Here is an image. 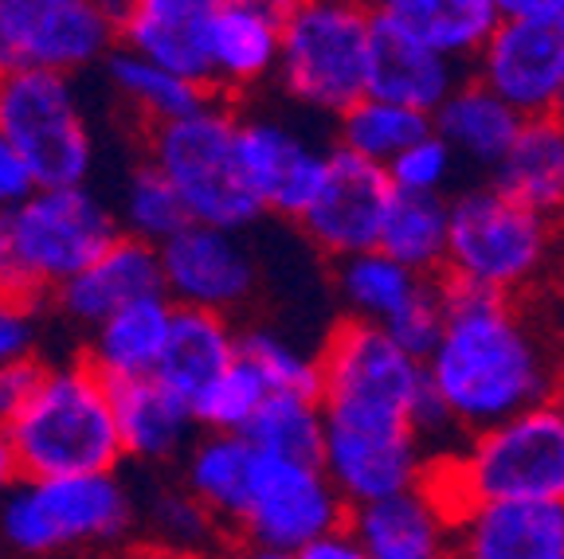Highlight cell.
Wrapping results in <instances>:
<instances>
[{"label":"cell","instance_id":"obj_1","mask_svg":"<svg viewBox=\"0 0 564 559\" xmlns=\"http://www.w3.org/2000/svg\"><path fill=\"white\" fill-rule=\"evenodd\" d=\"M423 364L458 442L564 395V344L545 302L447 286Z\"/></svg>","mask_w":564,"mask_h":559},{"label":"cell","instance_id":"obj_2","mask_svg":"<svg viewBox=\"0 0 564 559\" xmlns=\"http://www.w3.org/2000/svg\"><path fill=\"white\" fill-rule=\"evenodd\" d=\"M317 360V403L326 412V430L377 438L420 435L435 458H447L458 446L455 427L432 392L423 357L404 349L392 332L341 317L326 332Z\"/></svg>","mask_w":564,"mask_h":559},{"label":"cell","instance_id":"obj_3","mask_svg":"<svg viewBox=\"0 0 564 559\" xmlns=\"http://www.w3.org/2000/svg\"><path fill=\"white\" fill-rule=\"evenodd\" d=\"M443 282L513 302H549L564 289V223L525 208L494 180L451 193Z\"/></svg>","mask_w":564,"mask_h":559},{"label":"cell","instance_id":"obj_4","mask_svg":"<svg viewBox=\"0 0 564 559\" xmlns=\"http://www.w3.org/2000/svg\"><path fill=\"white\" fill-rule=\"evenodd\" d=\"M118 235V211L95 188H35L24 204L0 211V294L47 309L59 286Z\"/></svg>","mask_w":564,"mask_h":559},{"label":"cell","instance_id":"obj_5","mask_svg":"<svg viewBox=\"0 0 564 559\" xmlns=\"http://www.w3.org/2000/svg\"><path fill=\"white\" fill-rule=\"evenodd\" d=\"M4 430L20 478L102 473L126 462L115 387L83 357L52 360L40 392Z\"/></svg>","mask_w":564,"mask_h":559},{"label":"cell","instance_id":"obj_6","mask_svg":"<svg viewBox=\"0 0 564 559\" xmlns=\"http://www.w3.org/2000/svg\"><path fill=\"white\" fill-rule=\"evenodd\" d=\"M138 493L118 470L20 478L0 501V536L24 559L98 556L138 536Z\"/></svg>","mask_w":564,"mask_h":559},{"label":"cell","instance_id":"obj_7","mask_svg":"<svg viewBox=\"0 0 564 559\" xmlns=\"http://www.w3.org/2000/svg\"><path fill=\"white\" fill-rule=\"evenodd\" d=\"M432 478L455 508L490 501L564 505V399L467 435L440 458Z\"/></svg>","mask_w":564,"mask_h":559},{"label":"cell","instance_id":"obj_8","mask_svg":"<svg viewBox=\"0 0 564 559\" xmlns=\"http://www.w3.org/2000/svg\"><path fill=\"white\" fill-rule=\"evenodd\" d=\"M377 12L369 0H294L282 12L274 87L302 114L337 118L369 95Z\"/></svg>","mask_w":564,"mask_h":559},{"label":"cell","instance_id":"obj_9","mask_svg":"<svg viewBox=\"0 0 564 559\" xmlns=\"http://www.w3.org/2000/svg\"><path fill=\"white\" fill-rule=\"evenodd\" d=\"M145 157L173 180L193 223L247 231L267 216L239 157V110L228 98L150 130Z\"/></svg>","mask_w":564,"mask_h":559},{"label":"cell","instance_id":"obj_10","mask_svg":"<svg viewBox=\"0 0 564 559\" xmlns=\"http://www.w3.org/2000/svg\"><path fill=\"white\" fill-rule=\"evenodd\" d=\"M0 133L12 141L40 188L90 184L98 149L70 75L9 70L0 79Z\"/></svg>","mask_w":564,"mask_h":559},{"label":"cell","instance_id":"obj_11","mask_svg":"<svg viewBox=\"0 0 564 559\" xmlns=\"http://www.w3.org/2000/svg\"><path fill=\"white\" fill-rule=\"evenodd\" d=\"M122 9L126 0H0V59L75 79L118 47Z\"/></svg>","mask_w":564,"mask_h":559},{"label":"cell","instance_id":"obj_12","mask_svg":"<svg viewBox=\"0 0 564 559\" xmlns=\"http://www.w3.org/2000/svg\"><path fill=\"white\" fill-rule=\"evenodd\" d=\"M329 282L341 302V317L392 332L415 357H427L443 329V278L420 274L400 259L377 251L329 263Z\"/></svg>","mask_w":564,"mask_h":559},{"label":"cell","instance_id":"obj_13","mask_svg":"<svg viewBox=\"0 0 564 559\" xmlns=\"http://www.w3.org/2000/svg\"><path fill=\"white\" fill-rule=\"evenodd\" d=\"M352 508L345 505L322 462L263 454L256 473V490L236 528V544L302 551L334 528L349 525Z\"/></svg>","mask_w":564,"mask_h":559},{"label":"cell","instance_id":"obj_14","mask_svg":"<svg viewBox=\"0 0 564 559\" xmlns=\"http://www.w3.org/2000/svg\"><path fill=\"white\" fill-rule=\"evenodd\" d=\"M392 196H397V188L388 180L384 165H372L349 149L334 145L326 180L294 228L329 263L361 251H377Z\"/></svg>","mask_w":564,"mask_h":559},{"label":"cell","instance_id":"obj_15","mask_svg":"<svg viewBox=\"0 0 564 559\" xmlns=\"http://www.w3.org/2000/svg\"><path fill=\"white\" fill-rule=\"evenodd\" d=\"M247 231L188 223L169 243H161L165 297L173 306L208 309L236 317L259 289V259L247 243Z\"/></svg>","mask_w":564,"mask_h":559},{"label":"cell","instance_id":"obj_16","mask_svg":"<svg viewBox=\"0 0 564 559\" xmlns=\"http://www.w3.org/2000/svg\"><path fill=\"white\" fill-rule=\"evenodd\" d=\"M329 149L291 118L239 110V157L267 216L299 223L326 180Z\"/></svg>","mask_w":564,"mask_h":559},{"label":"cell","instance_id":"obj_17","mask_svg":"<svg viewBox=\"0 0 564 559\" xmlns=\"http://www.w3.org/2000/svg\"><path fill=\"white\" fill-rule=\"evenodd\" d=\"M470 75L521 118L561 114L564 20H502L470 59Z\"/></svg>","mask_w":564,"mask_h":559},{"label":"cell","instance_id":"obj_18","mask_svg":"<svg viewBox=\"0 0 564 559\" xmlns=\"http://www.w3.org/2000/svg\"><path fill=\"white\" fill-rule=\"evenodd\" d=\"M349 528L372 559H455L458 508L427 478L404 493L352 508Z\"/></svg>","mask_w":564,"mask_h":559},{"label":"cell","instance_id":"obj_19","mask_svg":"<svg viewBox=\"0 0 564 559\" xmlns=\"http://www.w3.org/2000/svg\"><path fill=\"white\" fill-rule=\"evenodd\" d=\"M165 294V274H161V246L145 239L118 235L115 243L98 254L87 271H79L59 294L52 297V314L63 325L79 329L87 337L106 317L122 314L126 306L141 297Z\"/></svg>","mask_w":564,"mask_h":559},{"label":"cell","instance_id":"obj_20","mask_svg":"<svg viewBox=\"0 0 564 559\" xmlns=\"http://www.w3.org/2000/svg\"><path fill=\"white\" fill-rule=\"evenodd\" d=\"M435 465H440V458L420 435L377 438L326 430V446H322V470L341 490L349 508L423 485L435 473Z\"/></svg>","mask_w":564,"mask_h":559},{"label":"cell","instance_id":"obj_21","mask_svg":"<svg viewBox=\"0 0 564 559\" xmlns=\"http://www.w3.org/2000/svg\"><path fill=\"white\" fill-rule=\"evenodd\" d=\"M282 59V17L259 4L220 0L208 35V87L216 98L251 95L279 79Z\"/></svg>","mask_w":564,"mask_h":559},{"label":"cell","instance_id":"obj_22","mask_svg":"<svg viewBox=\"0 0 564 559\" xmlns=\"http://www.w3.org/2000/svg\"><path fill=\"white\" fill-rule=\"evenodd\" d=\"M216 4L220 0H126L118 47L208 87V35Z\"/></svg>","mask_w":564,"mask_h":559},{"label":"cell","instance_id":"obj_23","mask_svg":"<svg viewBox=\"0 0 564 559\" xmlns=\"http://www.w3.org/2000/svg\"><path fill=\"white\" fill-rule=\"evenodd\" d=\"M455 559H564V505L490 501L458 508Z\"/></svg>","mask_w":564,"mask_h":559},{"label":"cell","instance_id":"obj_24","mask_svg":"<svg viewBox=\"0 0 564 559\" xmlns=\"http://www.w3.org/2000/svg\"><path fill=\"white\" fill-rule=\"evenodd\" d=\"M115 387V415L122 435L126 462L138 465H173L196 442L200 427L196 415L176 392H169L158 376L122 380Z\"/></svg>","mask_w":564,"mask_h":559},{"label":"cell","instance_id":"obj_25","mask_svg":"<svg viewBox=\"0 0 564 559\" xmlns=\"http://www.w3.org/2000/svg\"><path fill=\"white\" fill-rule=\"evenodd\" d=\"M467 75H470L467 63L451 59V55L435 52L432 44H423L415 35L397 32V28H388L377 20L369 95L412 106L420 114H435Z\"/></svg>","mask_w":564,"mask_h":559},{"label":"cell","instance_id":"obj_26","mask_svg":"<svg viewBox=\"0 0 564 559\" xmlns=\"http://www.w3.org/2000/svg\"><path fill=\"white\" fill-rule=\"evenodd\" d=\"M259 462H263V450L247 435L200 430L196 442L185 450V458L176 462V481L220 516L224 528L236 540V528L247 513L251 490H256Z\"/></svg>","mask_w":564,"mask_h":559},{"label":"cell","instance_id":"obj_27","mask_svg":"<svg viewBox=\"0 0 564 559\" xmlns=\"http://www.w3.org/2000/svg\"><path fill=\"white\" fill-rule=\"evenodd\" d=\"M176 306L165 294L141 297L133 306H126L122 314L106 317L102 325L83 337L79 357L95 368L98 376H106L110 384L122 380H145L158 372L161 352L169 344L173 332Z\"/></svg>","mask_w":564,"mask_h":559},{"label":"cell","instance_id":"obj_28","mask_svg":"<svg viewBox=\"0 0 564 559\" xmlns=\"http://www.w3.org/2000/svg\"><path fill=\"white\" fill-rule=\"evenodd\" d=\"M239 360V325L228 314L176 306L173 332L153 376L193 407Z\"/></svg>","mask_w":564,"mask_h":559},{"label":"cell","instance_id":"obj_29","mask_svg":"<svg viewBox=\"0 0 564 559\" xmlns=\"http://www.w3.org/2000/svg\"><path fill=\"white\" fill-rule=\"evenodd\" d=\"M521 122L525 118L510 102H502L490 87H482L475 75H467V79L458 83L455 95L432 114L435 133L455 149L458 165L475 168L482 176H490L494 168L502 165Z\"/></svg>","mask_w":564,"mask_h":559},{"label":"cell","instance_id":"obj_30","mask_svg":"<svg viewBox=\"0 0 564 559\" xmlns=\"http://www.w3.org/2000/svg\"><path fill=\"white\" fill-rule=\"evenodd\" d=\"M486 180L525 208L564 223V114L525 118L510 153Z\"/></svg>","mask_w":564,"mask_h":559},{"label":"cell","instance_id":"obj_31","mask_svg":"<svg viewBox=\"0 0 564 559\" xmlns=\"http://www.w3.org/2000/svg\"><path fill=\"white\" fill-rule=\"evenodd\" d=\"M380 24L408 32L435 52L467 63L482 52V44L502 24L494 0H369Z\"/></svg>","mask_w":564,"mask_h":559},{"label":"cell","instance_id":"obj_32","mask_svg":"<svg viewBox=\"0 0 564 559\" xmlns=\"http://www.w3.org/2000/svg\"><path fill=\"white\" fill-rule=\"evenodd\" d=\"M102 75L110 83V90H115V98L130 110L133 122L145 133L176 122V118L196 114L200 106H208L216 98L204 83L185 79V75H176V70L161 67V63L141 59V55L126 52V47H115L106 55Z\"/></svg>","mask_w":564,"mask_h":559},{"label":"cell","instance_id":"obj_33","mask_svg":"<svg viewBox=\"0 0 564 559\" xmlns=\"http://www.w3.org/2000/svg\"><path fill=\"white\" fill-rule=\"evenodd\" d=\"M138 536L145 548L185 551V556L220 559L231 548V533L204 501H196L181 481L158 485L153 493L138 497Z\"/></svg>","mask_w":564,"mask_h":559},{"label":"cell","instance_id":"obj_34","mask_svg":"<svg viewBox=\"0 0 564 559\" xmlns=\"http://www.w3.org/2000/svg\"><path fill=\"white\" fill-rule=\"evenodd\" d=\"M451 196H408L397 193L388 204L384 228H380V251L400 259L420 274L443 278L451 239Z\"/></svg>","mask_w":564,"mask_h":559},{"label":"cell","instance_id":"obj_35","mask_svg":"<svg viewBox=\"0 0 564 559\" xmlns=\"http://www.w3.org/2000/svg\"><path fill=\"white\" fill-rule=\"evenodd\" d=\"M432 130V114H420L412 106L365 95L361 102H352L334 122V145L388 168L412 141H420L423 133Z\"/></svg>","mask_w":564,"mask_h":559},{"label":"cell","instance_id":"obj_36","mask_svg":"<svg viewBox=\"0 0 564 559\" xmlns=\"http://www.w3.org/2000/svg\"><path fill=\"white\" fill-rule=\"evenodd\" d=\"M115 211H118V223H122V235L145 239L153 246L169 243L176 231H185L193 223V216H188L173 180L150 157H141L130 165Z\"/></svg>","mask_w":564,"mask_h":559},{"label":"cell","instance_id":"obj_37","mask_svg":"<svg viewBox=\"0 0 564 559\" xmlns=\"http://www.w3.org/2000/svg\"><path fill=\"white\" fill-rule=\"evenodd\" d=\"M263 454L299 458V462H322V446H326V412L317 395H291L274 392L259 407L251 427L243 430Z\"/></svg>","mask_w":564,"mask_h":559},{"label":"cell","instance_id":"obj_38","mask_svg":"<svg viewBox=\"0 0 564 559\" xmlns=\"http://www.w3.org/2000/svg\"><path fill=\"white\" fill-rule=\"evenodd\" d=\"M239 357L259 368L271 392L317 395L322 387V360L317 352L302 349L294 337L279 332L274 325H247L239 329Z\"/></svg>","mask_w":564,"mask_h":559},{"label":"cell","instance_id":"obj_39","mask_svg":"<svg viewBox=\"0 0 564 559\" xmlns=\"http://www.w3.org/2000/svg\"><path fill=\"white\" fill-rule=\"evenodd\" d=\"M271 387L259 376L256 364H247L243 357L224 372L200 399L193 403L196 427L200 430H231V435H243L251 427V419L259 415L267 399H271Z\"/></svg>","mask_w":564,"mask_h":559},{"label":"cell","instance_id":"obj_40","mask_svg":"<svg viewBox=\"0 0 564 559\" xmlns=\"http://www.w3.org/2000/svg\"><path fill=\"white\" fill-rule=\"evenodd\" d=\"M458 157L455 149L440 138V133H423L420 141L400 153L392 165H388V180L397 193L408 196H451L458 180Z\"/></svg>","mask_w":564,"mask_h":559},{"label":"cell","instance_id":"obj_41","mask_svg":"<svg viewBox=\"0 0 564 559\" xmlns=\"http://www.w3.org/2000/svg\"><path fill=\"white\" fill-rule=\"evenodd\" d=\"M47 364L52 360L40 357V352L12 360V364H0V427H9L28 407V399L40 392V384L47 376Z\"/></svg>","mask_w":564,"mask_h":559},{"label":"cell","instance_id":"obj_42","mask_svg":"<svg viewBox=\"0 0 564 559\" xmlns=\"http://www.w3.org/2000/svg\"><path fill=\"white\" fill-rule=\"evenodd\" d=\"M40 314L44 309L0 294V364L40 352Z\"/></svg>","mask_w":564,"mask_h":559},{"label":"cell","instance_id":"obj_43","mask_svg":"<svg viewBox=\"0 0 564 559\" xmlns=\"http://www.w3.org/2000/svg\"><path fill=\"white\" fill-rule=\"evenodd\" d=\"M35 188H40V184H35V176L28 173V165L20 161V153L12 149V141L0 133V211H9V208H17V204H24Z\"/></svg>","mask_w":564,"mask_h":559},{"label":"cell","instance_id":"obj_44","mask_svg":"<svg viewBox=\"0 0 564 559\" xmlns=\"http://www.w3.org/2000/svg\"><path fill=\"white\" fill-rule=\"evenodd\" d=\"M302 559H372L369 551H365V544L357 540V533H352L349 525L345 528H334V533H326L322 540H314L310 548L299 551Z\"/></svg>","mask_w":564,"mask_h":559},{"label":"cell","instance_id":"obj_45","mask_svg":"<svg viewBox=\"0 0 564 559\" xmlns=\"http://www.w3.org/2000/svg\"><path fill=\"white\" fill-rule=\"evenodd\" d=\"M502 20H564V0H494Z\"/></svg>","mask_w":564,"mask_h":559},{"label":"cell","instance_id":"obj_46","mask_svg":"<svg viewBox=\"0 0 564 559\" xmlns=\"http://www.w3.org/2000/svg\"><path fill=\"white\" fill-rule=\"evenodd\" d=\"M20 481V465H17V454H12V442H9V430L0 427V501L4 493L12 490Z\"/></svg>","mask_w":564,"mask_h":559},{"label":"cell","instance_id":"obj_47","mask_svg":"<svg viewBox=\"0 0 564 559\" xmlns=\"http://www.w3.org/2000/svg\"><path fill=\"white\" fill-rule=\"evenodd\" d=\"M228 559H302L299 551H282V548H259V544H231Z\"/></svg>","mask_w":564,"mask_h":559},{"label":"cell","instance_id":"obj_48","mask_svg":"<svg viewBox=\"0 0 564 559\" xmlns=\"http://www.w3.org/2000/svg\"><path fill=\"white\" fill-rule=\"evenodd\" d=\"M130 559H208V556H185V551H165V548H145L141 544L138 551H133Z\"/></svg>","mask_w":564,"mask_h":559},{"label":"cell","instance_id":"obj_49","mask_svg":"<svg viewBox=\"0 0 564 559\" xmlns=\"http://www.w3.org/2000/svg\"><path fill=\"white\" fill-rule=\"evenodd\" d=\"M236 4H259V9H271V12H286L294 4V0H236Z\"/></svg>","mask_w":564,"mask_h":559},{"label":"cell","instance_id":"obj_50","mask_svg":"<svg viewBox=\"0 0 564 559\" xmlns=\"http://www.w3.org/2000/svg\"><path fill=\"white\" fill-rule=\"evenodd\" d=\"M549 306H553L556 329H561V344H564V289H561V294H553V297H549Z\"/></svg>","mask_w":564,"mask_h":559},{"label":"cell","instance_id":"obj_51","mask_svg":"<svg viewBox=\"0 0 564 559\" xmlns=\"http://www.w3.org/2000/svg\"><path fill=\"white\" fill-rule=\"evenodd\" d=\"M4 75H9V67H4V59H0V79H4Z\"/></svg>","mask_w":564,"mask_h":559},{"label":"cell","instance_id":"obj_52","mask_svg":"<svg viewBox=\"0 0 564 559\" xmlns=\"http://www.w3.org/2000/svg\"><path fill=\"white\" fill-rule=\"evenodd\" d=\"M98 559H115V556H98ZM122 559H130V556H122Z\"/></svg>","mask_w":564,"mask_h":559},{"label":"cell","instance_id":"obj_53","mask_svg":"<svg viewBox=\"0 0 564 559\" xmlns=\"http://www.w3.org/2000/svg\"><path fill=\"white\" fill-rule=\"evenodd\" d=\"M561 114H564V102H561Z\"/></svg>","mask_w":564,"mask_h":559},{"label":"cell","instance_id":"obj_54","mask_svg":"<svg viewBox=\"0 0 564 559\" xmlns=\"http://www.w3.org/2000/svg\"><path fill=\"white\" fill-rule=\"evenodd\" d=\"M561 399H564V395H561Z\"/></svg>","mask_w":564,"mask_h":559}]
</instances>
